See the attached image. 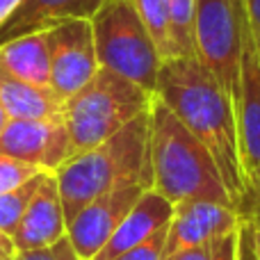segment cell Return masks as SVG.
Listing matches in <instances>:
<instances>
[{
	"label": "cell",
	"mask_w": 260,
	"mask_h": 260,
	"mask_svg": "<svg viewBox=\"0 0 260 260\" xmlns=\"http://www.w3.org/2000/svg\"><path fill=\"white\" fill-rule=\"evenodd\" d=\"M167 233H169V226L162 229L160 233L151 235L148 240L139 242L137 247L128 249V251L119 253L112 260H167L165 256V247H167Z\"/></svg>",
	"instance_id": "cell-21"
},
{
	"label": "cell",
	"mask_w": 260,
	"mask_h": 260,
	"mask_svg": "<svg viewBox=\"0 0 260 260\" xmlns=\"http://www.w3.org/2000/svg\"><path fill=\"white\" fill-rule=\"evenodd\" d=\"M50 57V89L67 101L87 85L101 69L89 18L67 21L46 30Z\"/></svg>",
	"instance_id": "cell-7"
},
{
	"label": "cell",
	"mask_w": 260,
	"mask_h": 260,
	"mask_svg": "<svg viewBox=\"0 0 260 260\" xmlns=\"http://www.w3.org/2000/svg\"><path fill=\"white\" fill-rule=\"evenodd\" d=\"M9 123V114H7V110H5V105L0 103V133L5 130V126Z\"/></svg>",
	"instance_id": "cell-30"
},
{
	"label": "cell",
	"mask_w": 260,
	"mask_h": 260,
	"mask_svg": "<svg viewBox=\"0 0 260 260\" xmlns=\"http://www.w3.org/2000/svg\"><path fill=\"white\" fill-rule=\"evenodd\" d=\"M238 121L240 151L247 178L251 183L260 167V48L251 27L244 35L240 57V94L233 105Z\"/></svg>",
	"instance_id": "cell-11"
},
{
	"label": "cell",
	"mask_w": 260,
	"mask_h": 260,
	"mask_svg": "<svg viewBox=\"0 0 260 260\" xmlns=\"http://www.w3.org/2000/svg\"><path fill=\"white\" fill-rule=\"evenodd\" d=\"M240 215L233 206L215 201H203V199H192V201H180L174 206V217L167 233V247L165 256L197 249L203 244L217 242L226 238L229 233L238 231Z\"/></svg>",
	"instance_id": "cell-10"
},
{
	"label": "cell",
	"mask_w": 260,
	"mask_h": 260,
	"mask_svg": "<svg viewBox=\"0 0 260 260\" xmlns=\"http://www.w3.org/2000/svg\"><path fill=\"white\" fill-rule=\"evenodd\" d=\"M247 30L244 0H197L194 53L217 78L233 105L240 94V57Z\"/></svg>",
	"instance_id": "cell-6"
},
{
	"label": "cell",
	"mask_w": 260,
	"mask_h": 260,
	"mask_svg": "<svg viewBox=\"0 0 260 260\" xmlns=\"http://www.w3.org/2000/svg\"><path fill=\"white\" fill-rule=\"evenodd\" d=\"M153 96L133 80L101 67L82 89L62 103V119L76 153L89 151L151 110Z\"/></svg>",
	"instance_id": "cell-4"
},
{
	"label": "cell",
	"mask_w": 260,
	"mask_h": 260,
	"mask_svg": "<svg viewBox=\"0 0 260 260\" xmlns=\"http://www.w3.org/2000/svg\"><path fill=\"white\" fill-rule=\"evenodd\" d=\"M0 153L55 174L76 155V148L62 117L9 119L0 133Z\"/></svg>",
	"instance_id": "cell-8"
},
{
	"label": "cell",
	"mask_w": 260,
	"mask_h": 260,
	"mask_svg": "<svg viewBox=\"0 0 260 260\" xmlns=\"http://www.w3.org/2000/svg\"><path fill=\"white\" fill-rule=\"evenodd\" d=\"M251 189H253V201H251V210H249L247 219L253 221V224L260 229V167L251 178Z\"/></svg>",
	"instance_id": "cell-27"
},
{
	"label": "cell",
	"mask_w": 260,
	"mask_h": 260,
	"mask_svg": "<svg viewBox=\"0 0 260 260\" xmlns=\"http://www.w3.org/2000/svg\"><path fill=\"white\" fill-rule=\"evenodd\" d=\"M244 9H247V21L251 27L256 44L260 48V0H244Z\"/></svg>",
	"instance_id": "cell-26"
},
{
	"label": "cell",
	"mask_w": 260,
	"mask_h": 260,
	"mask_svg": "<svg viewBox=\"0 0 260 260\" xmlns=\"http://www.w3.org/2000/svg\"><path fill=\"white\" fill-rule=\"evenodd\" d=\"M144 21L148 35L153 37L162 59H174V41H171L169 9L165 0H130Z\"/></svg>",
	"instance_id": "cell-17"
},
{
	"label": "cell",
	"mask_w": 260,
	"mask_h": 260,
	"mask_svg": "<svg viewBox=\"0 0 260 260\" xmlns=\"http://www.w3.org/2000/svg\"><path fill=\"white\" fill-rule=\"evenodd\" d=\"M217 244H219V240L210 242V244H203V247H197V249H187V251L174 253V256H169L167 260H212L215 258V251H217Z\"/></svg>",
	"instance_id": "cell-24"
},
{
	"label": "cell",
	"mask_w": 260,
	"mask_h": 260,
	"mask_svg": "<svg viewBox=\"0 0 260 260\" xmlns=\"http://www.w3.org/2000/svg\"><path fill=\"white\" fill-rule=\"evenodd\" d=\"M12 260H85L76 253L73 244L69 242V238L57 240L55 244L41 249H32V251H18Z\"/></svg>",
	"instance_id": "cell-22"
},
{
	"label": "cell",
	"mask_w": 260,
	"mask_h": 260,
	"mask_svg": "<svg viewBox=\"0 0 260 260\" xmlns=\"http://www.w3.org/2000/svg\"><path fill=\"white\" fill-rule=\"evenodd\" d=\"M171 217H174V203L153 187H148L130 208V212L123 217V221L117 226L112 238L94 260H112L119 253L137 247L139 242L167 229L171 224Z\"/></svg>",
	"instance_id": "cell-14"
},
{
	"label": "cell",
	"mask_w": 260,
	"mask_h": 260,
	"mask_svg": "<svg viewBox=\"0 0 260 260\" xmlns=\"http://www.w3.org/2000/svg\"><path fill=\"white\" fill-rule=\"evenodd\" d=\"M18 3H21V0H0V25L12 16V12L18 7Z\"/></svg>",
	"instance_id": "cell-29"
},
{
	"label": "cell",
	"mask_w": 260,
	"mask_h": 260,
	"mask_svg": "<svg viewBox=\"0 0 260 260\" xmlns=\"http://www.w3.org/2000/svg\"><path fill=\"white\" fill-rule=\"evenodd\" d=\"M148 187L137 183H126L110 192L96 197L85 208L76 212L67 224V238L73 244L76 253L85 260H94L101 249L108 244L117 226L137 203V199Z\"/></svg>",
	"instance_id": "cell-9"
},
{
	"label": "cell",
	"mask_w": 260,
	"mask_h": 260,
	"mask_svg": "<svg viewBox=\"0 0 260 260\" xmlns=\"http://www.w3.org/2000/svg\"><path fill=\"white\" fill-rule=\"evenodd\" d=\"M39 174H44L39 167H32L27 162H21L16 157H9L0 153V194L27 183V180H32Z\"/></svg>",
	"instance_id": "cell-20"
},
{
	"label": "cell",
	"mask_w": 260,
	"mask_h": 260,
	"mask_svg": "<svg viewBox=\"0 0 260 260\" xmlns=\"http://www.w3.org/2000/svg\"><path fill=\"white\" fill-rule=\"evenodd\" d=\"M0 69L25 82L50 89V57L46 32H35V35H25L21 39L3 44Z\"/></svg>",
	"instance_id": "cell-16"
},
{
	"label": "cell",
	"mask_w": 260,
	"mask_h": 260,
	"mask_svg": "<svg viewBox=\"0 0 260 260\" xmlns=\"http://www.w3.org/2000/svg\"><path fill=\"white\" fill-rule=\"evenodd\" d=\"M235 244H238V231H233L231 235L219 240L212 260H235Z\"/></svg>",
	"instance_id": "cell-25"
},
{
	"label": "cell",
	"mask_w": 260,
	"mask_h": 260,
	"mask_svg": "<svg viewBox=\"0 0 260 260\" xmlns=\"http://www.w3.org/2000/svg\"><path fill=\"white\" fill-rule=\"evenodd\" d=\"M155 96L212 153L240 219H247L253 189L242 165L233 103L217 78L197 57L165 59Z\"/></svg>",
	"instance_id": "cell-1"
},
{
	"label": "cell",
	"mask_w": 260,
	"mask_h": 260,
	"mask_svg": "<svg viewBox=\"0 0 260 260\" xmlns=\"http://www.w3.org/2000/svg\"><path fill=\"white\" fill-rule=\"evenodd\" d=\"M16 256V247H14L12 238L0 231V260H12Z\"/></svg>",
	"instance_id": "cell-28"
},
{
	"label": "cell",
	"mask_w": 260,
	"mask_h": 260,
	"mask_svg": "<svg viewBox=\"0 0 260 260\" xmlns=\"http://www.w3.org/2000/svg\"><path fill=\"white\" fill-rule=\"evenodd\" d=\"M46 174H48V171L35 176L32 180L9 189V192L0 194V231H3L5 235L12 238L14 231L18 229V224H21V219H23V215H25L27 206H30L32 197H35L37 189H39L41 183H44Z\"/></svg>",
	"instance_id": "cell-18"
},
{
	"label": "cell",
	"mask_w": 260,
	"mask_h": 260,
	"mask_svg": "<svg viewBox=\"0 0 260 260\" xmlns=\"http://www.w3.org/2000/svg\"><path fill=\"white\" fill-rule=\"evenodd\" d=\"M62 238H67V215H64L57 178L55 174H46L44 183L32 197L18 229L14 231L12 242L18 253L48 247Z\"/></svg>",
	"instance_id": "cell-12"
},
{
	"label": "cell",
	"mask_w": 260,
	"mask_h": 260,
	"mask_svg": "<svg viewBox=\"0 0 260 260\" xmlns=\"http://www.w3.org/2000/svg\"><path fill=\"white\" fill-rule=\"evenodd\" d=\"M235 260H258L256 224L249 219H240L238 244H235Z\"/></svg>",
	"instance_id": "cell-23"
},
{
	"label": "cell",
	"mask_w": 260,
	"mask_h": 260,
	"mask_svg": "<svg viewBox=\"0 0 260 260\" xmlns=\"http://www.w3.org/2000/svg\"><path fill=\"white\" fill-rule=\"evenodd\" d=\"M67 224L96 197L126 183L153 187L151 169V117L142 114L89 151L76 153L57 171Z\"/></svg>",
	"instance_id": "cell-2"
},
{
	"label": "cell",
	"mask_w": 260,
	"mask_h": 260,
	"mask_svg": "<svg viewBox=\"0 0 260 260\" xmlns=\"http://www.w3.org/2000/svg\"><path fill=\"white\" fill-rule=\"evenodd\" d=\"M0 103L9 119H55L62 117V101L53 89L37 87L0 69Z\"/></svg>",
	"instance_id": "cell-15"
},
{
	"label": "cell",
	"mask_w": 260,
	"mask_h": 260,
	"mask_svg": "<svg viewBox=\"0 0 260 260\" xmlns=\"http://www.w3.org/2000/svg\"><path fill=\"white\" fill-rule=\"evenodd\" d=\"M256 247H258V260H260V229L256 226Z\"/></svg>",
	"instance_id": "cell-31"
},
{
	"label": "cell",
	"mask_w": 260,
	"mask_h": 260,
	"mask_svg": "<svg viewBox=\"0 0 260 260\" xmlns=\"http://www.w3.org/2000/svg\"><path fill=\"white\" fill-rule=\"evenodd\" d=\"M103 3L105 0H21L0 25V46L25 35L46 32L59 23L91 18Z\"/></svg>",
	"instance_id": "cell-13"
},
{
	"label": "cell",
	"mask_w": 260,
	"mask_h": 260,
	"mask_svg": "<svg viewBox=\"0 0 260 260\" xmlns=\"http://www.w3.org/2000/svg\"><path fill=\"white\" fill-rule=\"evenodd\" d=\"M169 9L174 57H197L194 53V7L197 0H165Z\"/></svg>",
	"instance_id": "cell-19"
},
{
	"label": "cell",
	"mask_w": 260,
	"mask_h": 260,
	"mask_svg": "<svg viewBox=\"0 0 260 260\" xmlns=\"http://www.w3.org/2000/svg\"><path fill=\"white\" fill-rule=\"evenodd\" d=\"M148 117L153 189L174 206L192 199L233 206L212 153L157 96H153Z\"/></svg>",
	"instance_id": "cell-3"
},
{
	"label": "cell",
	"mask_w": 260,
	"mask_h": 260,
	"mask_svg": "<svg viewBox=\"0 0 260 260\" xmlns=\"http://www.w3.org/2000/svg\"><path fill=\"white\" fill-rule=\"evenodd\" d=\"M89 21L101 67L155 94L165 59L135 5L130 0H105Z\"/></svg>",
	"instance_id": "cell-5"
}]
</instances>
